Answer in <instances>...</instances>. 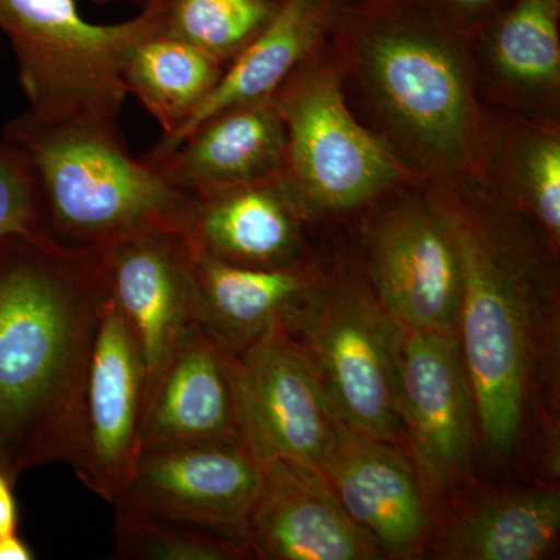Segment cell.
Listing matches in <instances>:
<instances>
[{
	"label": "cell",
	"instance_id": "obj_23",
	"mask_svg": "<svg viewBox=\"0 0 560 560\" xmlns=\"http://www.w3.org/2000/svg\"><path fill=\"white\" fill-rule=\"evenodd\" d=\"M490 69L522 97H551L560 81V0H512L486 25Z\"/></svg>",
	"mask_w": 560,
	"mask_h": 560
},
{
	"label": "cell",
	"instance_id": "obj_19",
	"mask_svg": "<svg viewBox=\"0 0 560 560\" xmlns=\"http://www.w3.org/2000/svg\"><path fill=\"white\" fill-rule=\"evenodd\" d=\"M187 246L195 326L234 353L275 324L287 323L319 283L315 271L301 261L279 268L245 267Z\"/></svg>",
	"mask_w": 560,
	"mask_h": 560
},
{
	"label": "cell",
	"instance_id": "obj_11",
	"mask_svg": "<svg viewBox=\"0 0 560 560\" xmlns=\"http://www.w3.org/2000/svg\"><path fill=\"white\" fill-rule=\"evenodd\" d=\"M147 389L142 353L106 294L84 378L79 447L70 466L109 504L119 501L142 451Z\"/></svg>",
	"mask_w": 560,
	"mask_h": 560
},
{
	"label": "cell",
	"instance_id": "obj_2",
	"mask_svg": "<svg viewBox=\"0 0 560 560\" xmlns=\"http://www.w3.org/2000/svg\"><path fill=\"white\" fill-rule=\"evenodd\" d=\"M105 298L102 246L44 235L0 243V466L14 482L75 458Z\"/></svg>",
	"mask_w": 560,
	"mask_h": 560
},
{
	"label": "cell",
	"instance_id": "obj_7",
	"mask_svg": "<svg viewBox=\"0 0 560 560\" xmlns=\"http://www.w3.org/2000/svg\"><path fill=\"white\" fill-rule=\"evenodd\" d=\"M287 128L283 178L304 212L361 208L411 176L361 127L330 69L301 65L275 92Z\"/></svg>",
	"mask_w": 560,
	"mask_h": 560
},
{
	"label": "cell",
	"instance_id": "obj_3",
	"mask_svg": "<svg viewBox=\"0 0 560 560\" xmlns=\"http://www.w3.org/2000/svg\"><path fill=\"white\" fill-rule=\"evenodd\" d=\"M335 35L397 145L434 175L466 172L480 147L467 36L441 0L348 2Z\"/></svg>",
	"mask_w": 560,
	"mask_h": 560
},
{
	"label": "cell",
	"instance_id": "obj_9",
	"mask_svg": "<svg viewBox=\"0 0 560 560\" xmlns=\"http://www.w3.org/2000/svg\"><path fill=\"white\" fill-rule=\"evenodd\" d=\"M260 482V460L242 440L150 444L114 506L245 537Z\"/></svg>",
	"mask_w": 560,
	"mask_h": 560
},
{
	"label": "cell",
	"instance_id": "obj_27",
	"mask_svg": "<svg viewBox=\"0 0 560 560\" xmlns=\"http://www.w3.org/2000/svg\"><path fill=\"white\" fill-rule=\"evenodd\" d=\"M44 235L43 200L31 161L9 140H0V243Z\"/></svg>",
	"mask_w": 560,
	"mask_h": 560
},
{
	"label": "cell",
	"instance_id": "obj_20",
	"mask_svg": "<svg viewBox=\"0 0 560 560\" xmlns=\"http://www.w3.org/2000/svg\"><path fill=\"white\" fill-rule=\"evenodd\" d=\"M350 0H282L271 24L224 70L190 119L150 153H165L213 114L241 103L271 97L291 73L334 33Z\"/></svg>",
	"mask_w": 560,
	"mask_h": 560
},
{
	"label": "cell",
	"instance_id": "obj_10",
	"mask_svg": "<svg viewBox=\"0 0 560 560\" xmlns=\"http://www.w3.org/2000/svg\"><path fill=\"white\" fill-rule=\"evenodd\" d=\"M399 415L425 492L467 477L480 422L459 337L401 327Z\"/></svg>",
	"mask_w": 560,
	"mask_h": 560
},
{
	"label": "cell",
	"instance_id": "obj_18",
	"mask_svg": "<svg viewBox=\"0 0 560 560\" xmlns=\"http://www.w3.org/2000/svg\"><path fill=\"white\" fill-rule=\"evenodd\" d=\"M285 158V121L271 95L219 110L172 150L143 160L194 195L282 175Z\"/></svg>",
	"mask_w": 560,
	"mask_h": 560
},
{
	"label": "cell",
	"instance_id": "obj_29",
	"mask_svg": "<svg viewBox=\"0 0 560 560\" xmlns=\"http://www.w3.org/2000/svg\"><path fill=\"white\" fill-rule=\"evenodd\" d=\"M20 511L14 495V481L0 466V537L18 533Z\"/></svg>",
	"mask_w": 560,
	"mask_h": 560
},
{
	"label": "cell",
	"instance_id": "obj_6",
	"mask_svg": "<svg viewBox=\"0 0 560 560\" xmlns=\"http://www.w3.org/2000/svg\"><path fill=\"white\" fill-rule=\"evenodd\" d=\"M287 327L311 363L331 410L361 436L397 445L401 326L352 276L319 280Z\"/></svg>",
	"mask_w": 560,
	"mask_h": 560
},
{
	"label": "cell",
	"instance_id": "obj_12",
	"mask_svg": "<svg viewBox=\"0 0 560 560\" xmlns=\"http://www.w3.org/2000/svg\"><path fill=\"white\" fill-rule=\"evenodd\" d=\"M370 270L372 291L399 326L459 337L458 253L431 200L397 202L375 223Z\"/></svg>",
	"mask_w": 560,
	"mask_h": 560
},
{
	"label": "cell",
	"instance_id": "obj_24",
	"mask_svg": "<svg viewBox=\"0 0 560 560\" xmlns=\"http://www.w3.org/2000/svg\"><path fill=\"white\" fill-rule=\"evenodd\" d=\"M161 33L230 66L260 35L280 0H156Z\"/></svg>",
	"mask_w": 560,
	"mask_h": 560
},
{
	"label": "cell",
	"instance_id": "obj_17",
	"mask_svg": "<svg viewBox=\"0 0 560 560\" xmlns=\"http://www.w3.org/2000/svg\"><path fill=\"white\" fill-rule=\"evenodd\" d=\"M301 208L282 175L194 194L180 224L191 248L245 267L298 264Z\"/></svg>",
	"mask_w": 560,
	"mask_h": 560
},
{
	"label": "cell",
	"instance_id": "obj_14",
	"mask_svg": "<svg viewBox=\"0 0 560 560\" xmlns=\"http://www.w3.org/2000/svg\"><path fill=\"white\" fill-rule=\"evenodd\" d=\"M245 539L253 558L371 560L383 558L350 518L323 471L287 459L261 463L259 495Z\"/></svg>",
	"mask_w": 560,
	"mask_h": 560
},
{
	"label": "cell",
	"instance_id": "obj_4",
	"mask_svg": "<svg viewBox=\"0 0 560 560\" xmlns=\"http://www.w3.org/2000/svg\"><path fill=\"white\" fill-rule=\"evenodd\" d=\"M3 139L31 161L44 231L69 248L103 246L149 230H180L194 195L135 158L116 121L14 117Z\"/></svg>",
	"mask_w": 560,
	"mask_h": 560
},
{
	"label": "cell",
	"instance_id": "obj_22",
	"mask_svg": "<svg viewBox=\"0 0 560 560\" xmlns=\"http://www.w3.org/2000/svg\"><path fill=\"white\" fill-rule=\"evenodd\" d=\"M224 70L226 66L183 40L153 35L131 51L124 81L167 138L208 98Z\"/></svg>",
	"mask_w": 560,
	"mask_h": 560
},
{
	"label": "cell",
	"instance_id": "obj_21",
	"mask_svg": "<svg viewBox=\"0 0 560 560\" xmlns=\"http://www.w3.org/2000/svg\"><path fill=\"white\" fill-rule=\"evenodd\" d=\"M559 530L558 490L492 493L451 517L441 529L438 555L455 560H537L552 551Z\"/></svg>",
	"mask_w": 560,
	"mask_h": 560
},
{
	"label": "cell",
	"instance_id": "obj_16",
	"mask_svg": "<svg viewBox=\"0 0 560 560\" xmlns=\"http://www.w3.org/2000/svg\"><path fill=\"white\" fill-rule=\"evenodd\" d=\"M194 440H242L237 353L197 326L151 375L142 447Z\"/></svg>",
	"mask_w": 560,
	"mask_h": 560
},
{
	"label": "cell",
	"instance_id": "obj_32",
	"mask_svg": "<svg viewBox=\"0 0 560 560\" xmlns=\"http://www.w3.org/2000/svg\"><path fill=\"white\" fill-rule=\"evenodd\" d=\"M352 2H370V0H352Z\"/></svg>",
	"mask_w": 560,
	"mask_h": 560
},
{
	"label": "cell",
	"instance_id": "obj_5",
	"mask_svg": "<svg viewBox=\"0 0 560 560\" xmlns=\"http://www.w3.org/2000/svg\"><path fill=\"white\" fill-rule=\"evenodd\" d=\"M0 31L16 54L28 110L119 124L125 66L136 46L160 35V7L147 0L132 20L101 25L84 20L75 0H0Z\"/></svg>",
	"mask_w": 560,
	"mask_h": 560
},
{
	"label": "cell",
	"instance_id": "obj_26",
	"mask_svg": "<svg viewBox=\"0 0 560 560\" xmlns=\"http://www.w3.org/2000/svg\"><path fill=\"white\" fill-rule=\"evenodd\" d=\"M512 186L518 206L551 250L560 242V140L555 132H533L514 158Z\"/></svg>",
	"mask_w": 560,
	"mask_h": 560
},
{
	"label": "cell",
	"instance_id": "obj_25",
	"mask_svg": "<svg viewBox=\"0 0 560 560\" xmlns=\"http://www.w3.org/2000/svg\"><path fill=\"white\" fill-rule=\"evenodd\" d=\"M117 558L128 560H235L253 558L245 537L195 523L116 510Z\"/></svg>",
	"mask_w": 560,
	"mask_h": 560
},
{
	"label": "cell",
	"instance_id": "obj_8",
	"mask_svg": "<svg viewBox=\"0 0 560 560\" xmlns=\"http://www.w3.org/2000/svg\"><path fill=\"white\" fill-rule=\"evenodd\" d=\"M237 393L242 440L260 464L323 469L340 419L285 323L237 353Z\"/></svg>",
	"mask_w": 560,
	"mask_h": 560
},
{
	"label": "cell",
	"instance_id": "obj_31",
	"mask_svg": "<svg viewBox=\"0 0 560 560\" xmlns=\"http://www.w3.org/2000/svg\"><path fill=\"white\" fill-rule=\"evenodd\" d=\"M92 2L97 3V5H110V3H132V5H139L142 7L143 3L147 2V0H92ZM282 2V0H280Z\"/></svg>",
	"mask_w": 560,
	"mask_h": 560
},
{
	"label": "cell",
	"instance_id": "obj_15",
	"mask_svg": "<svg viewBox=\"0 0 560 560\" xmlns=\"http://www.w3.org/2000/svg\"><path fill=\"white\" fill-rule=\"evenodd\" d=\"M320 471L382 555L411 559L422 552L430 529L427 492L397 445L361 436L340 420Z\"/></svg>",
	"mask_w": 560,
	"mask_h": 560
},
{
	"label": "cell",
	"instance_id": "obj_1",
	"mask_svg": "<svg viewBox=\"0 0 560 560\" xmlns=\"http://www.w3.org/2000/svg\"><path fill=\"white\" fill-rule=\"evenodd\" d=\"M431 202L447 224L463 276L459 341L477 400L480 436L508 456L558 383L559 313L540 248L486 197L440 187Z\"/></svg>",
	"mask_w": 560,
	"mask_h": 560
},
{
	"label": "cell",
	"instance_id": "obj_28",
	"mask_svg": "<svg viewBox=\"0 0 560 560\" xmlns=\"http://www.w3.org/2000/svg\"><path fill=\"white\" fill-rule=\"evenodd\" d=\"M511 2L512 0H441L452 21L470 35L482 31Z\"/></svg>",
	"mask_w": 560,
	"mask_h": 560
},
{
	"label": "cell",
	"instance_id": "obj_30",
	"mask_svg": "<svg viewBox=\"0 0 560 560\" xmlns=\"http://www.w3.org/2000/svg\"><path fill=\"white\" fill-rule=\"evenodd\" d=\"M32 548L27 541L22 539L20 534L14 533L10 536L0 537V560H32Z\"/></svg>",
	"mask_w": 560,
	"mask_h": 560
},
{
	"label": "cell",
	"instance_id": "obj_13",
	"mask_svg": "<svg viewBox=\"0 0 560 560\" xmlns=\"http://www.w3.org/2000/svg\"><path fill=\"white\" fill-rule=\"evenodd\" d=\"M106 294L142 353L149 382L195 326L190 250L175 230H149L102 246Z\"/></svg>",
	"mask_w": 560,
	"mask_h": 560
}]
</instances>
